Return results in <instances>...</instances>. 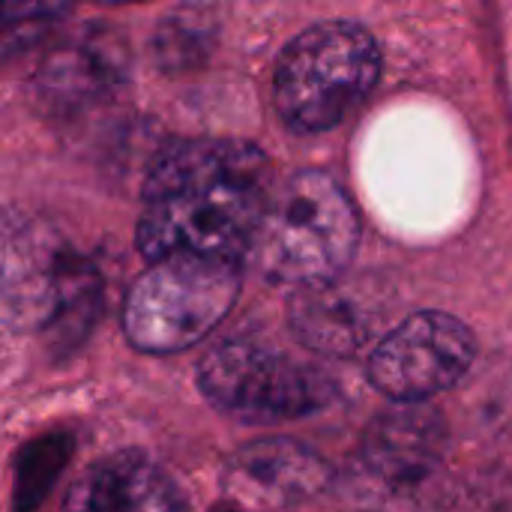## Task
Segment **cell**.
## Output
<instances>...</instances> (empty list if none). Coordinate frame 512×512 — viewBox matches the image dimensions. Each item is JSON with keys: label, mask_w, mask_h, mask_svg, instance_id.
<instances>
[{"label": "cell", "mask_w": 512, "mask_h": 512, "mask_svg": "<svg viewBox=\"0 0 512 512\" xmlns=\"http://www.w3.org/2000/svg\"><path fill=\"white\" fill-rule=\"evenodd\" d=\"M270 198V159L252 141H168L141 183L135 249L144 261L198 255L246 264Z\"/></svg>", "instance_id": "cell-1"}, {"label": "cell", "mask_w": 512, "mask_h": 512, "mask_svg": "<svg viewBox=\"0 0 512 512\" xmlns=\"http://www.w3.org/2000/svg\"><path fill=\"white\" fill-rule=\"evenodd\" d=\"M102 303V276L48 219L0 213V327L78 345Z\"/></svg>", "instance_id": "cell-2"}, {"label": "cell", "mask_w": 512, "mask_h": 512, "mask_svg": "<svg viewBox=\"0 0 512 512\" xmlns=\"http://www.w3.org/2000/svg\"><path fill=\"white\" fill-rule=\"evenodd\" d=\"M360 216L327 171L294 174L267 204L252 255L270 282L303 288L336 279L354 261Z\"/></svg>", "instance_id": "cell-3"}, {"label": "cell", "mask_w": 512, "mask_h": 512, "mask_svg": "<svg viewBox=\"0 0 512 512\" xmlns=\"http://www.w3.org/2000/svg\"><path fill=\"white\" fill-rule=\"evenodd\" d=\"M381 48L357 21H321L297 33L273 69V105L297 135L336 129L375 87Z\"/></svg>", "instance_id": "cell-4"}, {"label": "cell", "mask_w": 512, "mask_h": 512, "mask_svg": "<svg viewBox=\"0 0 512 512\" xmlns=\"http://www.w3.org/2000/svg\"><path fill=\"white\" fill-rule=\"evenodd\" d=\"M243 264L198 255L147 261L123 297V336L138 354H180L204 342L234 309Z\"/></svg>", "instance_id": "cell-5"}, {"label": "cell", "mask_w": 512, "mask_h": 512, "mask_svg": "<svg viewBox=\"0 0 512 512\" xmlns=\"http://www.w3.org/2000/svg\"><path fill=\"white\" fill-rule=\"evenodd\" d=\"M195 384L216 411L243 423L303 420L336 396V384L318 366L258 339H228L210 348Z\"/></svg>", "instance_id": "cell-6"}, {"label": "cell", "mask_w": 512, "mask_h": 512, "mask_svg": "<svg viewBox=\"0 0 512 512\" xmlns=\"http://www.w3.org/2000/svg\"><path fill=\"white\" fill-rule=\"evenodd\" d=\"M477 360L471 327L447 312H417L381 336L369 357V381L393 402H429L453 390Z\"/></svg>", "instance_id": "cell-7"}, {"label": "cell", "mask_w": 512, "mask_h": 512, "mask_svg": "<svg viewBox=\"0 0 512 512\" xmlns=\"http://www.w3.org/2000/svg\"><path fill=\"white\" fill-rule=\"evenodd\" d=\"M129 42L102 21L63 33L36 66V93L51 111H81L129 81Z\"/></svg>", "instance_id": "cell-8"}, {"label": "cell", "mask_w": 512, "mask_h": 512, "mask_svg": "<svg viewBox=\"0 0 512 512\" xmlns=\"http://www.w3.org/2000/svg\"><path fill=\"white\" fill-rule=\"evenodd\" d=\"M381 306L354 282H345V273L327 282L294 288L288 303V327L294 339L333 360L357 357L369 348L381 327Z\"/></svg>", "instance_id": "cell-9"}, {"label": "cell", "mask_w": 512, "mask_h": 512, "mask_svg": "<svg viewBox=\"0 0 512 512\" xmlns=\"http://www.w3.org/2000/svg\"><path fill=\"white\" fill-rule=\"evenodd\" d=\"M63 512H189L180 483L138 450L96 459L75 480Z\"/></svg>", "instance_id": "cell-10"}, {"label": "cell", "mask_w": 512, "mask_h": 512, "mask_svg": "<svg viewBox=\"0 0 512 512\" xmlns=\"http://www.w3.org/2000/svg\"><path fill=\"white\" fill-rule=\"evenodd\" d=\"M333 480L330 465L309 447L285 438L255 441L228 468L231 489L261 507H297L318 498Z\"/></svg>", "instance_id": "cell-11"}, {"label": "cell", "mask_w": 512, "mask_h": 512, "mask_svg": "<svg viewBox=\"0 0 512 512\" xmlns=\"http://www.w3.org/2000/svg\"><path fill=\"white\" fill-rule=\"evenodd\" d=\"M447 444V426L435 408L426 402H396V408L384 411L366 432L363 459L369 471L390 483L408 486L426 480Z\"/></svg>", "instance_id": "cell-12"}, {"label": "cell", "mask_w": 512, "mask_h": 512, "mask_svg": "<svg viewBox=\"0 0 512 512\" xmlns=\"http://www.w3.org/2000/svg\"><path fill=\"white\" fill-rule=\"evenodd\" d=\"M219 42V15L213 3L195 0L165 12L150 39V57L165 75H183L207 63Z\"/></svg>", "instance_id": "cell-13"}, {"label": "cell", "mask_w": 512, "mask_h": 512, "mask_svg": "<svg viewBox=\"0 0 512 512\" xmlns=\"http://www.w3.org/2000/svg\"><path fill=\"white\" fill-rule=\"evenodd\" d=\"M75 0H0V63L45 42Z\"/></svg>", "instance_id": "cell-14"}, {"label": "cell", "mask_w": 512, "mask_h": 512, "mask_svg": "<svg viewBox=\"0 0 512 512\" xmlns=\"http://www.w3.org/2000/svg\"><path fill=\"white\" fill-rule=\"evenodd\" d=\"M93 3H102V6H117V3H138V0H93Z\"/></svg>", "instance_id": "cell-15"}]
</instances>
